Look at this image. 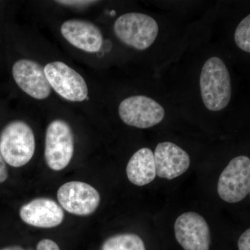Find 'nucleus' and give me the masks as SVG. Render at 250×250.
<instances>
[{"label": "nucleus", "instance_id": "nucleus-7", "mask_svg": "<svg viewBox=\"0 0 250 250\" xmlns=\"http://www.w3.org/2000/svg\"><path fill=\"white\" fill-rule=\"evenodd\" d=\"M44 71L51 88L62 98L70 102H83L88 97L84 79L65 62H49Z\"/></svg>", "mask_w": 250, "mask_h": 250}, {"label": "nucleus", "instance_id": "nucleus-15", "mask_svg": "<svg viewBox=\"0 0 250 250\" xmlns=\"http://www.w3.org/2000/svg\"><path fill=\"white\" fill-rule=\"evenodd\" d=\"M102 250H146L144 242L135 233H122L110 237Z\"/></svg>", "mask_w": 250, "mask_h": 250}, {"label": "nucleus", "instance_id": "nucleus-20", "mask_svg": "<svg viewBox=\"0 0 250 250\" xmlns=\"http://www.w3.org/2000/svg\"><path fill=\"white\" fill-rule=\"evenodd\" d=\"M8 178L7 167L6 163L0 154V184L3 183Z\"/></svg>", "mask_w": 250, "mask_h": 250}, {"label": "nucleus", "instance_id": "nucleus-5", "mask_svg": "<svg viewBox=\"0 0 250 250\" xmlns=\"http://www.w3.org/2000/svg\"><path fill=\"white\" fill-rule=\"evenodd\" d=\"M250 191V159L246 156L233 159L219 177V196L228 203H238Z\"/></svg>", "mask_w": 250, "mask_h": 250}, {"label": "nucleus", "instance_id": "nucleus-3", "mask_svg": "<svg viewBox=\"0 0 250 250\" xmlns=\"http://www.w3.org/2000/svg\"><path fill=\"white\" fill-rule=\"evenodd\" d=\"M113 30L123 43L141 51L155 42L159 27L155 20L147 14L127 13L116 20Z\"/></svg>", "mask_w": 250, "mask_h": 250}, {"label": "nucleus", "instance_id": "nucleus-13", "mask_svg": "<svg viewBox=\"0 0 250 250\" xmlns=\"http://www.w3.org/2000/svg\"><path fill=\"white\" fill-rule=\"evenodd\" d=\"M61 32L69 43L88 53L98 52L103 47L102 31L89 21L68 20L62 23Z\"/></svg>", "mask_w": 250, "mask_h": 250}, {"label": "nucleus", "instance_id": "nucleus-11", "mask_svg": "<svg viewBox=\"0 0 250 250\" xmlns=\"http://www.w3.org/2000/svg\"><path fill=\"white\" fill-rule=\"evenodd\" d=\"M156 175L172 180L182 175L190 165L188 153L177 145L171 142L159 143L154 153Z\"/></svg>", "mask_w": 250, "mask_h": 250}, {"label": "nucleus", "instance_id": "nucleus-16", "mask_svg": "<svg viewBox=\"0 0 250 250\" xmlns=\"http://www.w3.org/2000/svg\"><path fill=\"white\" fill-rule=\"evenodd\" d=\"M234 40L240 49L247 53L250 52V15L242 20L237 27Z\"/></svg>", "mask_w": 250, "mask_h": 250}, {"label": "nucleus", "instance_id": "nucleus-19", "mask_svg": "<svg viewBox=\"0 0 250 250\" xmlns=\"http://www.w3.org/2000/svg\"><path fill=\"white\" fill-rule=\"evenodd\" d=\"M56 2L62 5H65V6H77V7H79V6H88V5L93 4V3L97 2V1H80V0H75V1H71V0H69V1H57Z\"/></svg>", "mask_w": 250, "mask_h": 250}, {"label": "nucleus", "instance_id": "nucleus-4", "mask_svg": "<svg viewBox=\"0 0 250 250\" xmlns=\"http://www.w3.org/2000/svg\"><path fill=\"white\" fill-rule=\"evenodd\" d=\"M75 150V139L66 122L57 119L51 122L45 134V159L51 170L60 171L68 166Z\"/></svg>", "mask_w": 250, "mask_h": 250}, {"label": "nucleus", "instance_id": "nucleus-14", "mask_svg": "<svg viewBox=\"0 0 250 250\" xmlns=\"http://www.w3.org/2000/svg\"><path fill=\"white\" fill-rule=\"evenodd\" d=\"M126 172L129 182L138 187L153 182L156 175L152 149L143 147L135 152L128 162Z\"/></svg>", "mask_w": 250, "mask_h": 250}, {"label": "nucleus", "instance_id": "nucleus-8", "mask_svg": "<svg viewBox=\"0 0 250 250\" xmlns=\"http://www.w3.org/2000/svg\"><path fill=\"white\" fill-rule=\"evenodd\" d=\"M59 204L69 213L81 216L91 215L100 203V193L95 188L82 182H70L59 188Z\"/></svg>", "mask_w": 250, "mask_h": 250}, {"label": "nucleus", "instance_id": "nucleus-9", "mask_svg": "<svg viewBox=\"0 0 250 250\" xmlns=\"http://www.w3.org/2000/svg\"><path fill=\"white\" fill-rule=\"evenodd\" d=\"M174 228L176 240L184 250H209V227L201 215L184 213L176 220Z\"/></svg>", "mask_w": 250, "mask_h": 250}, {"label": "nucleus", "instance_id": "nucleus-1", "mask_svg": "<svg viewBox=\"0 0 250 250\" xmlns=\"http://www.w3.org/2000/svg\"><path fill=\"white\" fill-rule=\"evenodd\" d=\"M200 85L202 101L208 110L219 111L228 106L231 97V77L221 59L211 57L205 62Z\"/></svg>", "mask_w": 250, "mask_h": 250}, {"label": "nucleus", "instance_id": "nucleus-2", "mask_svg": "<svg viewBox=\"0 0 250 250\" xmlns=\"http://www.w3.org/2000/svg\"><path fill=\"white\" fill-rule=\"evenodd\" d=\"M35 148L34 131L25 122H11L0 134V154L5 163L12 167L28 164L34 156Z\"/></svg>", "mask_w": 250, "mask_h": 250}, {"label": "nucleus", "instance_id": "nucleus-6", "mask_svg": "<svg viewBox=\"0 0 250 250\" xmlns=\"http://www.w3.org/2000/svg\"><path fill=\"white\" fill-rule=\"evenodd\" d=\"M118 113L125 124L139 129H148L159 124L165 110L155 100L145 95H134L120 104Z\"/></svg>", "mask_w": 250, "mask_h": 250}, {"label": "nucleus", "instance_id": "nucleus-18", "mask_svg": "<svg viewBox=\"0 0 250 250\" xmlns=\"http://www.w3.org/2000/svg\"><path fill=\"white\" fill-rule=\"evenodd\" d=\"M238 250H250V229H247L240 236L238 241Z\"/></svg>", "mask_w": 250, "mask_h": 250}, {"label": "nucleus", "instance_id": "nucleus-12", "mask_svg": "<svg viewBox=\"0 0 250 250\" xmlns=\"http://www.w3.org/2000/svg\"><path fill=\"white\" fill-rule=\"evenodd\" d=\"M20 216L24 223L39 228H53L64 220V212L54 200L45 197L34 199L23 205Z\"/></svg>", "mask_w": 250, "mask_h": 250}, {"label": "nucleus", "instance_id": "nucleus-21", "mask_svg": "<svg viewBox=\"0 0 250 250\" xmlns=\"http://www.w3.org/2000/svg\"><path fill=\"white\" fill-rule=\"evenodd\" d=\"M0 250H24L23 249L22 247H20L18 246H9L6 247V248H2Z\"/></svg>", "mask_w": 250, "mask_h": 250}, {"label": "nucleus", "instance_id": "nucleus-17", "mask_svg": "<svg viewBox=\"0 0 250 250\" xmlns=\"http://www.w3.org/2000/svg\"><path fill=\"white\" fill-rule=\"evenodd\" d=\"M36 250H61L57 243L50 239H42L38 243Z\"/></svg>", "mask_w": 250, "mask_h": 250}, {"label": "nucleus", "instance_id": "nucleus-10", "mask_svg": "<svg viewBox=\"0 0 250 250\" xmlns=\"http://www.w3.org/2000/svg\"><path fill=\"white\" fill-rule=\"evenodd\" d=\"M13 77L22 91L36 100H45L51 93V87L44 68L39 62L21 59L12 67Z\"/></svg>", "mask_w": 250, "mask_h": 250}]
</instances>
